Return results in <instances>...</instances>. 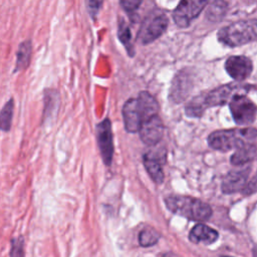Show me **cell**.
Segmentation results:
<instances>
[{
    "label": "cell",
    "instance_id": "obj_20",
    "mask_svg": "<svg viewBox=\"0 0 257 257\" xmlns=\"http://www.w3.org/2000/svg\"><path fill=\"white\" fill-rule=\"evenodd\" d=\"M118 38L121 41V43L124 45V47L127 50V53L130 55L134 54V49H133V44H132V35H131V30L130 27L121 21L118 26Z\"/></svg>",
    "mask_w": 257,
    "mask_h": 257
},
{
    "label": "cell",
    "instance_id": "obj_2",
    "mask_svg": "<svg viewBox=\"0 0 257 257\" xmlns=\"http://www.w3.org/2000/svg\"><path fill=\"white\" fill-rule=\"evenodd\" d=\"M257 136V131L253 128L242 130H220L213 132L208 137L209 146L217 151L228 152L239 149Z\"/></svg>",
    "mask_w": 257,
    "mask_h": 257
},
{
    "label": "cell",
    "instance_id": "obj_17",
    "mask_svg": "<svg viewBox=\"0 0 257 257\" xmlns=\"http://www.w3.org/2000/svg\"><path fill=\"white\" fill-rule=\"evenodd\" d=\"M227 11V3L224 0H215L208 8L206 16L211 21L221 20Z\"/></svg>",
    "mask_w": 257,
    "mask_h": 257
},
{
    "label": "cell",
    "instance_id": "obj_12",
    "mask_svg": "<svg viewBox=\"0 0 257 257\" xmlns=\"http://www.w3.org/2000/svg\"><path fill=\"white\" fill-rule=\"evenodd\" d=\"M250 169L251 167L248 166L244 169L235 170L228 173L223 180L222 191L225 194H233L239 191H243L247 184Z\"/></svg>",
    "mask_w": 257,
    "mask_h": 257
},
{
    "label": "cell",
    "instance_id": "obj_18",
    "mask_svg": "<svg viewBox=\"0 0 257 257\" xmlns=\"http://www.w3.org/2000/svg\"><path fill=\"white\" fill-rule=\"evenodd\" d=\"M160 239V234L153 228L147 227L143 229L139 235V243L143 247L155 245Z\"/></svg>",
    "mask_w": 257,
    "mask_h": 257
},
{
    "label": "cell",
    "instance_id": "obj_1",
    "mask_svg": "<svg viewBox=\"0 0 257 257\" xmlns=\"http://www.w3.org/2000/svg\"><path fill=\"white\" fill-rule=\"evenodd\" d=\"M165 204L172 213L192 221H207L212 216L210 205L194 197L172 195L165 198Z\"/></svg>",
    "mask_w": 257,
    "mask_h": 257
},
{
    "label": "cell",
    "instance_id": "obj_19",
    "mask_svg": "<svg viewBox=\"0 0 257 257\" xmlns=\"http://www.w3.org/2000/svg\"><path fill=\"white\" fill-rule=\"evenodd\" d=\"M13 99L7 101L1 109V128L4 132H8L11 126L12 115H13Z\"/></svg>",
    "mask_w": 257,
    "mask_h": 257
},
{
    "label": "cell",
    "instance_id": "obj_7",
    "mask_svg": "<svg viewBox=\"0 0 257 257\" xmlns=\"http://www.w3.org/2000/svg\"><path fill=\"white\" fill-rule=\"evenodd\" d=\"M158 145L159 144L155 146H150L151 148L143 156V162L152 180L156 184L161 185L164 182L165 178L163 166L166 161L167 153L164 147Z\"/></svg>",
    "mask_w": 257,
    "mask_h": 257
},
{
    "label": "cell",
    "instance_id": "obj_24",
    "mask_svg": "<svg viewBox=\"0 0 257 257\" xmlns=\"http://www.w3.org/2000/svg\"><path fill=\"white\" fill-rule=\"evenodd\" d=\"M256 191H257V174L252 178V180H250V182L246 184L242 192L244 195H250Z\"/></svg>",
    "mask_w": 257,
    "mask_h": 257
},
{
    "label": "cell",
    "instance_id": "obj_14",
    "mask_svg": "<svg viewBox=\"0 0 257 257\" xmlns=\"http://www.w3.org/2000/svg\"><path fill=\"white\" fill-rule=\"evenodd\" d=\"M218 232L205 224L195 225L189 233L190 241L196 244L202 243L205 245H209L214 243L218 239Z\"/></svg>",
    "mask_w": 257,
    "mask_h": 257
},
{
    "label": "cell",
    "instance_id": "obj_4",
    "mask_svg": "<svg viewBox=\"0 0 257 257\" xmlns=\"http://www.w3.org/2000/svg\"><path fill=\"white\" fill-rule=\"evenodd\" d=\"M122 118L125 131L128 133L139 132L142 124L150 118L148 110L139 96L130 98L124 102L122 106Z\"/></svg>",
    "mask_w": 257,
    "mask_h": 257
},
{
    "label": "cell",
    "instance_id": "obj_23",
    "mask_svg": "<svg viewBox=\"0 0 257 257\" xmlns=\"http://www.w3.org/2000/svg\"><path fill=\"white\" fill-rule=\"evenodd\" d=\"M23 239L21 237L16 238L12 241V249L10 252L11 256H21L23 255Z\"/></svg>",
    "mask_w": 257,
    "mask_h": 257
},
{
    "label": "cell",
    "instance_id": "obj_16",
    "mask_svg": "<svg viewBox=\"0 0 257 257\" xmlns=\"http://www.w3.org/2000/svg\"><path fill=\"white\" fill-rule=\"evenodd\" d=\"M31 42L29 40L22 42L17 50V59H16V65H15V71H19L22 69H25L31 58Z\"/></svg>",
    "mask_w": 257,
    "mask_h": 257
},
{
    "label": "cell",
    "instance_id": "obj_9",
    "mask_svg": "<svg viewBox=\"0 0 257 257\" xmlns=\"http://www.w3.org/2000/svg\"><path fill=\"white\" fill-rule=\"evenodd\" d=\"M96 141L104 165L110 166L113 157V140L111 123L105 118L96 124Z\"/></svg>",
    "mask_w": 257,
    "mask_h": 257
},
{
    "label": "cell",
    "instance_id": "obj_10",
    "mask_svg": "<svg viewBox=\"0 0 257 257\" xmlns=\"http://www.w3.org/2000/svg\"><path fill=\"white\" fill-rule=\"evenodd\" d=\"M164 123L159 114L147 119L141 126L139 134L141 140L148 146H155L160 143L164 135Z\"/></svg>",
    "mask_w": 257,
    "mask_h": 257
},
{
    "label": "cell",
    "instance_id": "obj_13",
    "mask_svg": "<svg viewBox=\"0 0 257 257\" xmlns=\"http://www.w3.org/2000/svg\"><path fill=\"white\" fill-rule=\"evenodd\" d=\"M239 90V86L234 84H227L215 88L214 90L208 92L204 95V100L206 106H213V105H222L226 102H229L232 96L237 93Z\"/></svg>",
    "mask_w": 257,
    "mask_h": 257
},
{
    "label": "cell",
    "instance_id": "obj_6",
    "mask_svg": "<svg viewBox=\"0 0 257 257\" xmlns=\"http://www.w3.org/2000/svg\"><path fill=\"white\" fill-rule=\"evenodd\" d=\"M168 17L161 12L151 13L143 22L140 32L139 40L143 44H149L159 38L168 27Z\"/></svg>",
    "mask_w": 257,
    "mask_h": 257
},
{
    "label": "cell",
    "instance_id": "obj_11",
    "mask_svg": "<svg viewBox=\"0 0 257 257\" xmlns=\"http://www.w3.org/2000/svg\"><path fill=\"white\" fill-rule=\"evenodd\" d=\"M225 69L235 80H245L252 72L253 64L251 60L243 55L230 56L225 62Z\"/></svg>",
    "mask_w": 257,
    "mask_h": 257
},
{
    "label": "cell",
    "instance_id": "obj_8",
    "mask_svg": "<svg viewBox=\"0 0 257 257\" xmlns=\"http://www.w3.org/2000/svg\"><path fill=\"white\" fill-rule=\"evenodd\" d=\"M208 0H181L173 12V19L180 27H188L206 7Z\"/></svg>",
    "mask_w": 257,
    "mask_h": 257
},
{
    "label": "cell",
    "instance_id": "obj_15",
    "mask_svg": "<svg viewBox=\"0 0 257 257\" xmlns=\"http://www.w3.org/2000/svg\"><path fill=\"white\" fill-rule=\"evenodd\" d=\"M257 157V145L246 144L243 147L236 150L231 156V164L234 166L244 165L250 161H253Z\"/></svg>",
    "mask_w": 257,
    "mask_h": 257
},
{
    "label": "cell",
    "instance_id": "obj_5",
    "mask_svg": "<svg viewBox=\"0 0 257 257\" xmlns=\"http://www.w3.org/2000/svg\"><path fill=\"white\" fill-rule=\"evenodd\" d=\"M232 116L237 124L247 125L255 120L257 108L254 102L244 94L235 93L229 101Z\"/></svg>",
    "mask_w": 257,
    "mask_h": 257
},
{
    "label": "cell",
    "instance_id": "obj_21",
    "mask_svg": "<svg viewBox=\"0 0 257 257\" xmlns=\"http://www.w3.org/2000/svg\"><path fill=\"white\" fill-rule=\"evenodd\" d=\"M103 0H85L86 3V8L92 18H95L100 7L102 4Z\"/></svg>",
    "mask_w": 257,
    "mask_h": 257
},
{
    "label": "cell",
    "instance_id": "obj_3",
    "mask_svg": "<svg viewBox=\"0 0 257 257\" xmlns=\"http://www.w3.org/2000/svg\"><path fill=\"white\" fill-rule=\"evenodd\" d=\"M217 37L230 47L249 43L257 38V19L240 20L225 26L218 31Z\"/></svg>",
    "mask_w": 257,
    "mask_h": 257
},
{
    "label": "cell",
    "instance_id": "obj_22",
    "mask_svg": "<svg viewBox=\"0 0 257 257\" xmlns=\"http://www.w3.org/2000/svg\"><path fill=\"white\" fill-rule=\"evenodd\" d=\"M142 2L143 0H119L121 7L126 12H134L137 10L141 6Z\"/></svg>",
    "mask_w": 257,
    "mask_h": 257
}]
</instances>
